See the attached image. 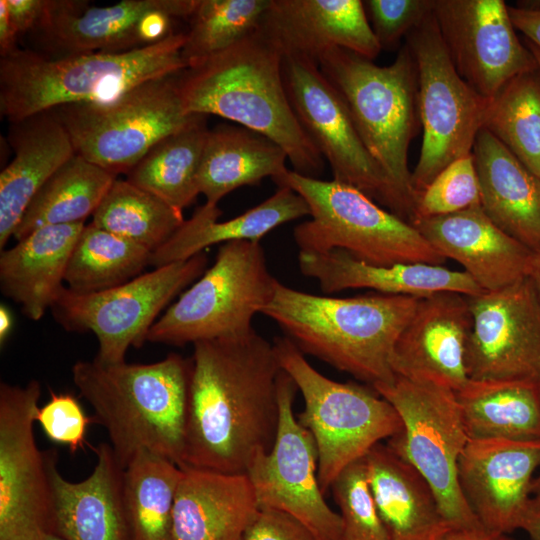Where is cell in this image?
<instances>
[{"instance_id":"cell-1","label":"cell","mask_w":540,"mask_h":540,"mask_svg":"<svg viewBox=\"0 0 540 540\" xmlns=\"http://www.w3.org/2000/svg\"><path fill=\"white\" fill-rule=\"evenodd\" d=\"M184 468L246 473L269 452L279 424L273 343L254 329L193 344Z\"/></svg>"},{"instance_id":"cell-2","label":"cell","mask_w":540,"mask_h":540,"mask_svg":"<svg viewBox=\"0 0 540 540\" xmlns=\"http://www.w3.org/2000/svg\"><path fill=\"white\" fill-rule=\"evenodd\" d=\"M283 56L257 28L177 75L185 111L215 115L277 143L293 171L318 178L325 160L300 125L286 93Z\"/></svg>"},{"instance_id":"cell-3","label":"cell","mask_w":540,"mask_h":540,"mask_svg":"<svg viewBox=\"0 0 540 540\" xmlns=\"http://www.w3.org/2000/svg\"><path fill=\"white\" fill-rule=\"evenodd\" d=\"M191 359L170 353L148 364H103L95 358L72 366L80 396L124 469L140 451L184 468Z\"/></svg>"},{"instance_id":"cell-4","label":"cell","mask_w":540,"mask_h":540,"mask_svg":"<svg viewBox=\"0 0 540 540\" xmlns=\"http://www.w3.org/2000/svg\"><path fill=\"white\" fill-rule=\"evenodd\" d=\"M418 298L377 292L338 298L314 295L276 280L261 313L304 354L373 386L392 382L395 343Z\"/></svg>"},{"instance_id":"cell-5","label":"cell","mask_w":540,"mask_h":540,"mask_svg":"<svg viewBox=\"0 0 540 540\" xmlns=\"http://www.w3.org/2000/svg\"><path fill=\"white\" fill-rule=\"evenodd\" d=\"M185 32L120 53L47 56L17 48L0 58V114L14 122L67 104L105 103L187 68Z\"/></svg>"},{"instance_id":"cell-6","label":"cell","mask_w":540,"mask_h":540,"mask_svg":"<svg viewBox=\"0 0 540 540\" xmlns=\"http://www.w3.org/2000/svg\"><path fill=\"white\" fill-rule=\"evenodd\" d=\"M317 65L342 96L367 151L412 218L415 194L408 150L420 119L417 68L409 47L405 43L388 66L337 47L324 52Z\"/></svg>"},{"instance_id":"cell-7","label":"cell","mask_w":540,"mask_h":540,"mask_svg":"<svg viewBox=\"0 0 540 540\" xmlns=\"http://www.w3.org/2000/svg\"><path fill=\"white\" fill-rule=\"evenodd\" d=\"M301 195L311 219L293 231L300 252L340 249L376 266L399 263L442 265L446 258L408 221L383 209L353 186L287 170L273 180Z\"/></svg>"},{"instance_id":"cell-8","label":"cell","mask_w":540,"mask_h":540,"mask_svg":"<svg viewBox=\"0 0 540 540\" xmlns=\"http://www.w3.org/2000/svg\"><path fill=\"white\" fill-rule=\"evenodd\" d=\"M273 345L282 370L303 396L304 409L296 417L314 438L319 484L325 494L346 466L399 433L401 419L372 386L327 378L285 336L276 337Z\"/></svg>"},{"instance_id":"cell-9","label":"cell","mask_w":540,"mask_h":540,"mask_svg":"<svg viewBox=\"0 0 540 540\" xmlns=\"http://www.w3.org/2000/svg\"><path fill=\"white\" fill-rule=\"evenodd\" d=\"M276 280L260 242L221 244L214 264L157 319L147 341L180 347L244 335L254 329L252 319L269 302Z\"/></svg>"},{"instance_id":"cell-10","label":"cell","mask_w":540,"mask_h":540,"mask_svg":"<svg viewBox=\"0 0 540 540\" xmlns=\"http://www.w3.org/2000/svg\"><path fill=\"white\" fill-rule=\"evenodd\" d=\"M397 411L402 429L387 446L429 483L445 521L453 528H483L466 502L458 461L469 438L456 392L431 381L397 376L372 386Z\"/></svg>"},{"instance_id":"cell-11","label":"cell","mask_w":540,"mask_h":540,"mask_svg":"<svg viewBox=\"0 0 540 540\" xmlns=\"http://www.w3.org/2000/svg\"><path fill=\"white\" fill-rule=\"evenodd\" d=\"M177 75L146 81L105 103L49 109L72 141L75 154L111 174H127L164 137L195 115L183 106Z\"/></svg>"},{"instance_id":"cell-12","label":"cell","mask_w":540,"mask_h":540,"mask_svg":"<svg viewBox=\"0 0 540 540\" xmlns=\"http://www.w3.org/2000/svg\"><path fill=\"white\" fill-rule=\"evenodd\" d=\"M405 41L417 68L418 112L423 128L420 155L411 176L416 197L443 169L472 154L489 99L457 73L433 12L408 33Z\"/></svg>"},{"instance_id":"cell-13","label":"cell","mask_w":540,"mask_h":540,"mask_svg":"<svg viewBox=\"0 0 540 540\" xmlns=\"http://www.w3.org/2000/svg\"><path fill=\"white\" fill-rule=\"evenodd\" d=\"M207 263L202 252L98 292L77 293L64 286L50 309L65 330L96 336L97 361L122 363L130 347H142L160 312L205 272Z\"/></svg>"},{"instance_id":"cell-14","label":"cell","mask_w":540,"mask_h":540,"mask_svg":"<svg viewBox=\"0 0 540 540\" xmlns=\"http://www.w3.org/2000/svg\"><path fill=\"white\" fill-rule=\"evenodd\" d=\"M282 74L293 111L330 165L333 180L355 187L409 222V209L367 151L345 101L317 63L305 57H283Z\"/></svg>"},{"instance_id":"cell-15","label":"cell","mask_w":540,"mask_h":540,"mask_svg":"<svg viewBox=\"0 0 540 540\" xmlns=\"http://www.w3.org/2000/svg\"><path fill=\"white\" fill-rule=\"evenodd\" d=\"M41 386L0 384V540H39L54 532L50 450L38 448Z\"/></svg>"},{"instance_id":"cell-16","label":"cell","mask_w":540,"mask_h":540,"mask_svg":"<svg viewBox=\"0 0 540 540\" xmlns=\"http://www.w3.org/2000/svg\"><path fill=\"white\" fill-rule=\"evenodd\" d=\"M298 388L281 371L279 424L272 448L251 462L248 475L260 509L283 511L301 522L316 540H343L339 513L327 504L318 478V453L311 433L294 414Z\"/></svg>"},{"instance_id":"cell-17","label":"cell","mask_w":540,"mask_h":540,"mask_svg":"<svg viewBox=\"0 0 540 540\" xmlns=\"http://www.w3.org/2000/svg\"><path fill=\"white\" fill-rule=\"evenodd\" d=\"M197 0H123L111 6L87 1L45 0L32 30L58 56L144 47L174 32L175 19H188Z\"/></svg>"},{"instance_id":"cell-18","label":"cell","mask_w":540,"mask_h":540,"mask_svg":"<svg viewBox=\"0 0 540 540\" xmlns=\"http://www.w3.org/2000/svg\"><path fill=\"white\" fill-rule=\"evenodd\" d=\"M435 20L457 73L477 93L494 97L538 63L516 34L503 0H435Z\"/></svg>"},{"instance_id":"cell-19","label":"cell","mask_w":540,"mask_h":540,"mask_svg":"<svg viewBox=\"0 0 540 540\" xmlns=\"http://www.w3.org/2000/svg\"><path fill=\"white\" fill-rule=\"evenodd\" d=\"M467 298L469 379L540 385V303L528 278Z\"/></svg>"},{"instance_id":"cell-20","label":"cell","mask_w":540,"mask_h":540,"mask_svg":"<svg viewBox=\"0 0 540 540\" xmlns=\"http://www.w3.org/2000/svg\"><path fill=\"white\" fill-rule=\"evenodd\" d=\"M539 466L540 441H468L458 461V480L484 529L503 534L521 529Z\"/></svg>"},{"instance_id":"cell-21","label":"cell","mask_w":540,"mask_h":540,"mask_svg":"<svg viewBox=\"0 0 540 540\" xmlns=\"http://www.w3.org/2000/svg\"><path fill=\"white\" fill-rule=\"evenodd\" d=\"M472 327L466 295L444 291L418 298L393 349L394 374L459 391L469 381L466 357Z\"/></svg>"},{"instance_id":"cell-22","label":"cell","mask_w":540,"mask_h":540,"mask_svg":"<svg viewBox=\"0 0 540 540\" xmlns=\"http://www.w3.org/2000/svg\"><path fill=\"white\" fill-rule=\"evenodd\" d=\"M258 28L283 57L316 63L335 47L372 61L382 50L360 0H271Z\"/></svg>"},{"instance_id":"cell-23","label":"cell","mask_w":540,"mask_h":540,"mask_svg":"<svg viewBox=\"0 0 540 540\" xmlns=\"http://www.w3.org/2000/svg\"><path fill=\"white\" fill-rule=\"evenodd\" d=\"M410 223L446 259L461 264L485 292L505 288L527 275L533 252L502 231L481 205Z\"/></svg>"},{"instance_id":"cell-24","label":"cell","mask_w":540,"mask_h":540,"mask_svg":"<svg viewBox=\"0 0 540 540\" xmlns=\"http://www.w3.org/2000/svg\"><path fill=\"white\" fill-rule=\"evenodd\" d=\"M181 469L172 540H243L260 510L248 475Z\"/></svg>"},{"instance_id":"cell-25","label":"cell","mask_w":540,"mask_h":540,"mask_svg":"<svg viewBox=\"0 0 540 540\" xmlns=\"http://www.w3.org/2000/svg\"><path fill=\"white\" fill-rule=\"evenodd\" d=\"M96 464L84 480L72 482L57 468L50 450L54 532L65 540H129L123 503V471L110 444L95 449Z\"/></svg>"},{"instance_id":"cell-26","label":"cell","mask_w":540,"mask_h":540,"mask_svg":"<svg viewBox=\"0 0 540 540\" xmlns=\"http://www.w3.org/2000/svg\"><path fill=\"white\" fill-rule=\"evenodd\" d=\"M298 264L301 273L317 280L324 293L372 289L381 294L422 298L444 291L466 296L485 292L465 271L425 263L376 266L340 249L325 253L299 251Z\"/></svg>"},{"instance_id":"cell-27","label":"cell","mask_w":540,"mask_h":540,"mask_svg":"<svg viewBox=\"0 0 540 540\" xmlns=\"http://www.w3.org/2000/svg\"><path fill=\"white\" fill-rule=\"evenodd\" d=\"M13 160L0 173V248L3 250L32 199L73 155L68 132L51 110L9 122Z\"/></svg>"},{"instance_id":"cell-28","label":"cell","mask_w":540,"mask_h":540,"mask_svg":"<svg viewBox=\"0 0 540 540\" xmlns=\"http://www.w3.org/2000/svg\"><path fill=\"white\" fill-rule=\"evenodd\" d=\"M472 155L484 212L509 236L532 252L539 251L540 177L483 128Z\"/></svg>"},{"instance_id":"cell-29","label":"cell","mask_w":540,"mask_h":540,"mask_svg":"<svg viewBox=\"0 0 540 540\" xmlns=\"http://www.w3.org/2000/svg\"><path fill=\"white\" fill-rule=\"evenodd\" d=\"M85 223L45 226L34 230L0 254V288L38 321L64 287L73 248Z\"/></svg>"},{"instance_id":"cell-30","label":"cell","mask_w":540,"mask_h":540,"mask_svg":"<svg viewBox=\"0 0 540 540\" xmlns=\"http://www.w3.org/2000/svg\"><path fill=\"white\" fill-rule=\"evenodd\" d=\"M372 494L390 540H435L451 527L426 479L387 444L364 456Z\"/></svg>"},{"instance_id":"cell-31","label":"cell","mask_w":540,"mask_h":540,"mask_svg":"<svg viewBox=\"0 0 540 540\" xmlns=\"http://www.w3.org/2000/svg\"><path fill=\"white\" fill-rule=\"evenodd\" d=\"M221 214L217 205L205 202L199 206L191 218L151 253L150 266L157 268L187 260L216 244L240 240L260 242L278 226L310 216V209L301 195L281 186L265 201L235 218L219 222Z\"/></svg>"},{"instance_id":"cell-32","label":"cell","mask_w":540,"mask_h":540,"mask_svg":"<svg viewBox=\"0 0 540 540\" xmlns=\"http://www.w3.org/2000/svg\"><path fill=\"white\" fill-rule=\"evenodd\" d=\"M286 152L274 141L237 125H218L208 131L198 172L199 193L217 205L242 186L272 180L288 169Z\"/></svg>"},{"instance_id":"cell-33","label":"cell","mask_w":540,"mask_h":540,"mask_svg":"<svg viewBox=\"0 0 540 540\" xmlns=\"http://www.w3.org/2000/svg\"><path fill=\"white\" fill-rule=\"evenodd\" d=\"M456 397L469 440L540 441V385L469 379Z\"/></svg>"},{"instance_id":"cell-34","label":"cell","mask_w":540,"mask_h":540,"mask_svg":"<svg viewBox=\"0 0 540 540\" xmlns=\"http://www.w3.org/2000/svg\"><path fill=\"white\" fill-rule=\"evenodd\" d=\"M208 131L206 116L195 115L152 146L126 180L182 211L200 194L197 179Z\"/></svg>"},{"instance_id":"cell-35","label":"cell","mask_w":540,"mask_h":540,"mask_svg":"<svg viewBox=\"0 0 540 540\" xmlns=\"http://www.w3.org/2000/svg\"><path fill=\"white\" fill-rule=\"evenodd\" d=\"M116 179L105 169L73 155L34 196L14 232V239L18 241L45 226L84 223Z\"/></svg>"},{"instance_id":"cell-36","label":"cell","mask_w":540,"mask_h":540,"mask_svg":"<svg viewBox=\"0 0 540 540\" xmlns=\"http://www.w3.org/2000/svg\"><path fill=\"white\" fill-rule=\"evenodd\" d=\"M182 469L140 451L123 471V503L129 540H172L173 508Z\"/></svg>"},{"instance_id":"cell-37","label":"cell","mask_w":540,"mask_h":540,"mask_svg":"<svg viewBox=\"0 0 540 540\" xmlns=\"http://www.w3.org/2000/svg\"><path fill=\"white\" fill-rule=\"evenodd\" d=\"M151 251L93 223L85 225L65 273L67 288L77 293L106 290L142 274Z\"/></svg>"},{"instance_id":"cell-38","label":"cell","mask_w":540,"mask_h":540,"mask_svg":"<svg viewBox=\"0 0 540 540\" xmlns=\"http://www.w3.org/2000/svg\"><path fill=\"white\" fill-rule=\"evenodd\" d=\"M184 221L181 210L126 179H116L92 215L91 223L153 252Z\"/></svg>"},{"instance_id":"cell-39","label":"cell","mask_w":540,"mask_h":540,"mask_svg":"<svg viewBox=\"0 0 540 540\" xmlns=\"http://www.w3.org/2000/svg\"><path fill=\"white\" fill-rule=\"evenodd\" d=\"M483 129L540 177V69L511 79L489 99Z\"/></svg>"},{"instance_id":"cell-40","label":"cell","mask_w":540,"mask_h":540,"mask_svg":"<svg viewBox=\"0 0 540 540\" xmlns=\"http://www.w3.org/2000/svg\"><path fill=\"white\" fill-rule=\"evenodd\" d=\"M271 0H197L182 48L188 67L254 32Z\"/></svg>"},{"instance_id":"cell-41","label":"cell","mask_w":540,"mask_h":540,"mask_svg":"<svg viewBox=\"0 0 540 540\" xmlns=\"http://www.w3.org/2000/svg\"><path fill=\"white\" fill-rule=\"evenodd\" d=\"M343 522V540H390L370 487L364 457L346 466L330 486Z\"/></svg>"},{"instance_id":"cell-42","label":"cell","mask_w":540,"mask_h":540,"mask_svg":"<svg viewBox=\"0 0 540 540\" xmlns=\"http://www.w3.org/2000/svg\"><path fill=\"white\" fill-rule=\"evenodd\" d=\"M478 205L480 186L471 154L451 163L416 195L411 220L448 215Z\"/></svg>"},{"instance_id":"cell-43","label":"cell","mask_w":540,"mask_h":540,"mask_svg":"<svg viewBox=\"0 0 540 540\" xmlns=\"http://www.w3.org/2000/svg\"><path fill=\"white\" fill-rule=\"evenodd\" d=\"M363 4L381 49L393 50L433 12L435 0H367Z\"/></svg>"},{"instance_id":"cell-44","label":"cell","mask_w":540,"mask_h":540,"mask_svg":"<svg viewBox=\"0 0 540 540\" xmlns=\"http://www.w3.org/2000/svg\"><path fill=\"white\" fill-rule=\"evenodd\" d=\"M35 422L49 440L67 446L71 453L85 448L88 426L96 423L73 395L52 391L49 400L39 406Z\"/></svg>"},{"instance_id":"cell-45","label":"cell","mask_w":540,"mask_h":540,"mask_svg":"<svg viewBox=\"0 0 540 540\" xmlns=\"http://www.w3.org/2000/svg\"><path fill=\"white\" fill-rule=\"evenodd\" d=\"M243 540H316L297 519L276 509H260Z\"/></svg>"},{"instance_id":"cell-46","label":"cell","mask_w":540,"mask_h":540,"mask_svg":"<svg viewBox=\"0 0 540 540\" xmlns=\"http://www.w3.org/2000/svg\"><path fill=\"white\" fill-rule=\"evenodd\" d=\"M9 17L19 33L32 31L37 25L45 0H5Z\"/></svg>"},{"instance_id":"cell-47","label":"cell","mask_w":540,"mask_h":540,"mask_svg":"<svg viewBox=\"0 0 540 540\" xmlns=\"http://www.w3.org/2000/svg\"><path fill=\"white\" fill-rule=\"evenodd\" d=\"M508 13L515 29L540 49V10L521 9L508 5Z\"/></svg>"},{"instance_id":"cell-48","label":"cell","mask_w":540,"mask_h":540,"mask_svg":"<svg viewBox=\"0 0 540 540\" xmlns=\"http://www.w3.org/2000/svg\"><path fill=\"white\" fill-rule=\"evenodd\" d=\"M435 540H514L508 534L488 531L484 528H449Z\"/></svg>"},{"instance_id":"cell-49","label":"cell","mask_w":540,"mask_h":540,"mask_svg":"<svg viewBox=\"0 0 540 540\" xmlns=\"http://www.w3.org/2000/svg\"><path fill=\"white\" fill-rule=\"evenodd\" d=\"M18 32L10 20L6 1H0V55L7 56L18 47L16 45Z\"/></svg>"},{"instance_id":"cell-50","label":"cell","mask_w":540,"mask_h":540,"mask_svg":"<svg viewBox=\"0 0 540 540\" xmlns=\"http://www.w3.org/2000/svg\"><path fill=\"white\" fill-rule=\"evenodd\" d=\"M521 529L526 531L532 540H540V508H537L532 500Z\"/></svg>"},{"instance_id":"cell-51","label":"cell","mask_w":540,"mask_h":540,"mask_svg":"<svg viewBox=\"0 0 540 540\" xmlns=\"http://www.w3.org/2000/svg\"><path fill=\"white\" fill-rule=\"evenodd\" d=\"M526 277L530 281L540 303V250L533 252Z\"/></svg>"},{"instance_id":"cell-52","label":"cell","mask_w":540,"mask_h":540,"mask_svg":"<svg viewBox=\"0 0 540 540\" xmlns=\"http://www.w3.org/2000/svg\"><path fill=\"white\" fill-rule=\"evenodd\" d=\"M13 326V317L4 305L0 306V343L1 345L6 341L8 335L11 332Z\"/></svg>"},{"instance_id":"cell-53","label":"cell","mask_w":540,"mask_h":540,"mask_svg":"<svg viewBox=\"0 0 540 540\" xmlns=\"http://www.w3.org/2000/svg\"><path fill=\"white\" fill-rule=\"evenodd\" d=\"M530 494L533 504L540 508V474L535 477L531 483Z\"/></svg>"},{"instance_id":"cell-54","label":"cell","mask_w":540,"mask_h":540,"mask_svg":"<svg viewBox=\"0 0 540 540\" xmlns=\"http://www.w3.org/2000/svg\"><path fill=\"white\" fill-rule=\"evenodd\" d=\"M524 43L526 44V46L530 49V51L533 53L537 63H538V66H539V69H540V49L534 45L533 43H531L530 41H528L527 39H525Z\"/></svg>"},{"instance_id":"cell-55","label":"cell","mask_w":540,"mask_h":540,"mask_svg":"<svg viewBox=\"0 0 540 540\" xmlns=\"http://www.w3.org/2000/svg\"><path fill=\"white\" fill-rule=\"evenodd\" d=\"M39 540H65V539L55 532H48V533H45Z\"/></svg>"}]
</instances>
